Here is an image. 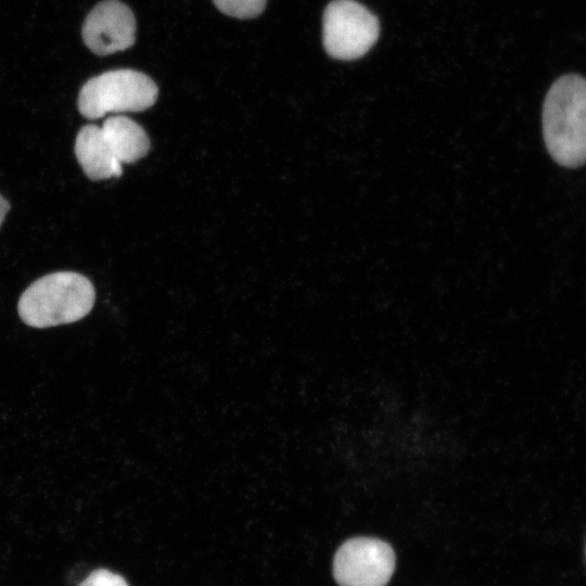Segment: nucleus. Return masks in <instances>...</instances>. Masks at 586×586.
Listing matches in <instances>:
<instances>
[{"mask_svg": "<svg viewBox=\"0 0 586 586\" xmlns=\"http://www.w3.org/2000/svg\"><path fill=\"white\" fill-rule=\"evenodd\" d=\"M543 136L550 156L561 166L586 163V79L569 74L549 88L543 105Z\"/></svg>", "mask_w": 586, "mask_h": 586, "instance_id": "1", "label": "nucleus"}, {"mask_svg": "<svg viewBox=\"0 0 586 586\" xmlns=\"http://www.w3.org/2000/svg\"><path fill=\"white\" fill-rule=\"evenodd\" d=\"M94 300V289L88 278L73 271H59L31 283L21 295L17 310L26 324L48 328L84 318Z\"/></svg>", "mask_w": 586, "mask_h": 586, "instance_id": "2", "label": "nucleus"}, {"mask_svg": "<svg viewBox=\"0 0 586 586\" xmlns=\"http://www.w3.org/2000/svg\"><path fill=\"white\" fill-rule=\"evenodd\" d=\"M158 89L145 74L133 69H115L90 78L80 89L78 110L88 119L107 113L141 112L151 107Z\"/></svg>", "mask_w": 586, "mask_h": 586, "instance_id": "3", "label": "nucleus"}, {"mask_svg": "<svg viewBox=\"0 0 586 586\" xmlns=\"http://www.w3.org/2000/svg\"><path fill=\"white\" fill-rule=\"evenodd\" d=\"M379 34V20L357 1L333 0L324 9L322 43L333 59L351 61L362 56Z\"/></svg>", "mask_w": 586, "mask_h": 586, "instance_id": "4", "label": "nucleus"}, {"mask_svg": "<svg viewBox=\"0 0 586 586\" xmlns=\"http://www.w3.org/2000/svg\"><path fill=\"white\" fill-rule=\"evenodd\" d=\"M396 557L390 544L372 537L344 542L333 558L332 573L340 586H386Z\"/></svg>", "mask_w": 586, "mask_h": 586, "instance_id": "5", "label": "nucleus"}, {"mask_svg": "<svg viewBox=\"0 0 586 586\" xmlns=\"http://www.w3.org/2000/svg\"><path fill=\"white\" fill-rule=\"evenodd\" d=\"M81 36L85 44L98 55L124 51L136 39L135 15L118 0L102 1L85 18Z\"/></svg>", "mask_w": 586, "mask_h": 586, "instance_id": "6", "label": "nucleus"}, {"mask_svg": "<svg viewBox=\"0 0 586 586\" xmlns=\"http://www.w3.org/2000/svg\"><path fill=\"white\" fill-rule=\"evenodd\" d=\"M75 154L85 175L91 180L119 177L122 163L115 157L102 128L89 124L80 128L75 141Z\"/></svg>", "mask_w": 586, "mask_h": 586, "instance_id": "7", "label": "nucleus"}, {"mask_svg": "<svg viewBox=\"0 0 586 586\" xmlns=\"http://www.w3.org/2000/svg\"><path fill=\"white\" fill-rule=\"evenodd\" d=\"M101 128L115 157L122 164L137 162L149 152L150 140L145 131L127 116L107 117Z\"/></svg>", "mask_w": 586, "mask_h": 586, "instance_id": "8", "label": "nucleus"}, {"mask_svg": "<svg viewBox=\"0 0 586 586\" xmlns=\"http://www.w3.org/2000/svg\"><path fill=\"white\" fill-rule=\"evenodd\" d=\"M217 9L237 18H253L265 9L267 0H213Z\"/></svg>", "mask_w": 586, "mask_h": 586, "instance_id": "9", "label": "nucleus"}, {"mask_svg": "<svg viewBox=\"0 0 586 586\" xmlns=\"http://www.w3.org/2000/svg\"><path fill=\"white\" fill-rule=\"evenodd\" d=\"M78 586H129L126 579L106 569L92 571Z\"/></svg>", "mask_w": 586, "mask_h": 586, "instance_id": "10", "label": "nucleus"}, {"mask_svg": "<svg viewBox=\"0 0 586 586\" xmlns=\"http://www.w3.org/2000/svg\"><path fill=\"white\" fill-rule=\"evenodd\" d=\"M9 209H10L9 202L2 195H0V227Z\"/></svg>", "mask_w": 586, "mask_h": 586, "instance_id": "11", "label": "nucleus"}, {"mask_svg": "<svg viewBox=\"0 0 586 586\" xmlns=\"http://www.w3.org/2000/svg\"><path fill=\"white\" fill-rule=\"evenodd\" d=\"M585 552H586V549H585Z\"/></svg>", "mask_w": 586, "mask_h": 586, "instance_id": "12", "label": "nucleus"}]
</instances>
